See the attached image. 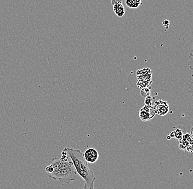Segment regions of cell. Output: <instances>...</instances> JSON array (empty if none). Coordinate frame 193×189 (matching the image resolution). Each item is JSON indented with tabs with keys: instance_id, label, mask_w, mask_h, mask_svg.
I'll return each instance as SVG.
<instances>
[{
	"instance_id": "1",
	"label": "cell",
	"mask_w": 193,
	"mask_h": 189,
	"mask_svg": "<svg viewBox=\"0 0 193 189\" xmlns=\"http://www.w3.org/2000/svg\"><path fill=\"white\" fill-rule=\"evenodd\" d=\"M53 167V172L48 174V176L54 181L69 184L75 181L77 176V172L73 162L65 149L62 151L60 157L53 158L49 164Z\"/></svg>"
},
{
	"instance_id": "2",
	"label": "cell",
	"mask_w": 193,
	"mask_h": 189,
	"mask_svg": "<svg viewBox=\"0 0 193 189\" xmlns=\"http://www.w3.org/2000/svg\"><path fill=\"white\" fill-rule=\"evenodd\" d=\"M64 149L72 161L77 174L85 181L83 189H95L94 185L96 178L94 172L89 168L88 163L85 160L83 153L78 149L69 147Z\"/></svg>"
},
{
	"instance_id": "3",
	"label": "cell",
	"mask_w": 193,
	"mask_h": 189,
	"mask_svg": "<svg viewBox=\"0 0 193 189\" xmlns=\"http://www.w3.org/2000/svg\"><path fill=\"white\" fill-rule=\"evenodd\" d=\"M155 113L160 116L166 115L169 112V105L168 102L159 100L155 101L153 105Z\"/></svg>"
},
{
	"instance_id": "4",
	"label": "cell",
	"mask_w": 193,
	"mask_h": 189,
	"mask_svg": "<svg viewBox=\"0 0 193 189\" xmlns=\"http://www.w3.org/2000/svg\"><path fill=\"white\" fill-rule=\"evenodd\" d=\"M155 114L153 107L145 105L140 109L139 115L143 122H146L154 118Z\"/></svg>"
},
{
	"instance_id": "5",
	"label": "cell",
	"mask_w": 193,
	"mask_h": 189,
	"mask_svg": "<svg viewBox=\"0 0 193 189\" xmlns=\"http://www.w3.org/2000/svg\"><path fill=\"white\" fill-rule=\"evenodd\" d=\"M83 155L85 160L88 163L93 164L98 160V152L95 148H90L86 149L83 153Z\"/></svg>"
},
{
	"instance_id": "6",
	"label": "cell",
	"mask_w": 193,
	"mask_h": 189,
	"mask_svg": "<svg viewBox=\"0 0 193 189\" xmlns=\"http://www.w3.org/2000/svg\"><path fill=\"white\" fill-rule=\"evenodd\" d=\"M186 133V130L185 127L183 126H177V129L175 130H173L171 132L170 134V136L171 138H175L180 141L183 138L184 135Z\"/></svg>"
},
{
	"instance_id": "7",
	"label": "cell",
	"mask_w": 193,
	"mask_h": 189,
	"mask_svg": "<svg viewBox=\"0 0 193 189\" xmlns=\"http://www.w3.org/2000/svg\"><path fill=\"white\" fill-rule=\"evenodd\" d=\"M189 66L190 69L193 71V49L191 51L190 54L189 55ZM192 76L193 78V73L192 74ZM185 84L187 85V88L188 89V92L190 93L191 96L193 98V104L192 106L193 107V81H189V82H186Z\"/></svg>"
},
{
	"instance_id": "8",
	"label": "cell",
	"mask_w": 193,
	"mask_h": 189,
	"mask_svg": "<svg viewBox=\"0 0 193 189\" xmlns=\"http://www.w3.org/2000/svg\"><path fill=\"white\" fill-rule=\"evenodd\" d=\"M113 11L118 17H123L125 14L124 7L122 4H114L113 6Z\"/></svg>"
},
{
	"instance_id": "9",
	"label": "cell",
	"mask_w": 193,
	"mask_h": 189,
	"mask_svg": "<svg viewBox=\"0 0 193 189\" xmlns=\"http://www.w3.org/2000/svg\"><path fill=\"white\" fill-rule=\"evenodd\" d=\"M154 97L150 96V95H149V96L146 97V100H145V103H146V105L153 107V105L154 103V102H153V100H154Z\"/></svg>"
},
{
	"instance_id": "10",
	"label": "cell",
	"mask_w": 193,
	"mask_h": 189,
	"mask_svg": "<svg viewBox=\"0 0 193 189\" xmlns=\"http://www.w3.org/2000/svg\"><path fill=\"white\" fill-rule=\"evenodd\" d=\"M126 4L127 7L131 8H137L139 7V6L135 4L133 2V0H126Z\"/></svg>"
},
{
	"instance_id": "11",
	"label": "cell",
	"mask_w": 193,
	"mask_h": 189,
	"mask_svg": "<svg viewBox=\"0 0 193 189\" xmlns=\"http://www.w3.org/2000/svg\"><path fill=\"white\" fill-rule=\"evenodd\" d=\"M111 4L112 6L116 4H122V0H112Z\"/></svg>"
},
{
	"instance_id": "12",
	"label": "cell",
	"mask_w": 193,
	"mask_h": 189,
	"mask_svg": "<svg viewBox=\"0 0 193 189\" xmlns=\"http://www.w3.org/2000/svg\"><path fill=\"white\" fill-rule=\"evenodd\" d=\"M170 24V22L168 21V20H165L164 21H163V25H164V26L168 29V27H167V26H168V27L169 26V25Z\"/></svg>"
},
{
	"instance_id": "13",
	"label": "cell",
	"mask_w": 193,
	"mask_h": 189,
	"mask_svg": "<svg viewBox=\"0 0 193 189\" xmlns=\"http://www.w3.org/2000/svg\"><path fill=\"white\" fill-rule=\"evenodd\" d=\"M190 137H192V138L193 139V126H192V127L191 128V130H190Z\"/></svg>"
},
{
	"instance_id": "14",
	"label": "cell",
	"mask_w": 193,
	"mask_h": 189,
	"mask_svg": "<svg viewBox=\"0 0 193 189\" xmlns=\"http://www.w3.org/2000/svg\"><path fill=\"white\" fill-rule=\"evenodd\" d=\"M167 138H168V140H169V139H171V137L170 136V135H169L168 136V137H167Z\"/></svg>"
}]
</instances>
